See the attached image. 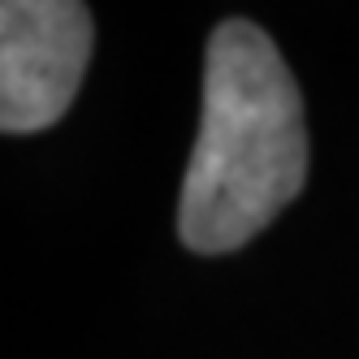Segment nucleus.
I'll return each instance as SVG.
<instances>
[{
	"label": "nucleus",
	"mask_w": 359,
	"mask_h": 359,
	"mask_svg": "<svg viewBox=\"0 0 359 359\" xmlns=\"http://www.w3.org/2000/svg\"><path fill=\"white\" fill-rule=\"evenodd\" d=\"M307 177L303 100L277 43L247 18L212 31L203 109L177 199V234L199 255L247 247Z\"/></svg>",
	"instance_id": "1"
},
{
	"label": "nucleus",
	"mask_w": 359,
	"mask_h": 359,
	"mask_svg": "<svg viewBox=\"0 0 359 359\" xmlns=\"http://www.w3.org/2000/svg\"><path fill=\"white\" fill-rule=\"evenodd\" d=\"M91 61L83 0H0V126L35 135L65 117Z\"/></svg>",
	"instance_id": "2"
}]
</instances>
